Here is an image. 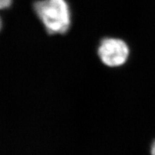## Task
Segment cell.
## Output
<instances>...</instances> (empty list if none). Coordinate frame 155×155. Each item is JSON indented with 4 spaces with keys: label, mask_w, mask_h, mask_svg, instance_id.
<instances>
[{
    "label": "cell",
    "mask_w": 155,
    "mask_h": 155,
    "mask_svg": "<svg viewBox=\"0 0 155 155\" xmlns=\"http://www.w3.org/2000/svg\"><path fill=\"white\" fill-rule=\"evenodd\" d=\"M33 7L50 35H63L68 31L71 13L65 0H39Z\"/></svg>",
    "instance_id": "1"
},
{
    "label": "cell",
    "mask_w": 155,
    "mask_h": 155,
    "mask_svg": "<svg viewBox=\"0 0 155 155\" xmlns=\"http://www.w3.org/2000/svg\"><path fill=\"white\" fill-rule=\"evenodd\" d=\"M130 49L127 42L115 38H106L101 41L98 48V55L104 65L110 68H117L127 63Z\"/></svg>",
    "instance_id": "2"
},
{
    "label": "cell",
    "mask_w": 155,
    "mask_h": 155,
    "mask_svg": "<svg viewBox=\"0 0 155 155\" xmlns=\"http://www.w3.org/2000/svg\"><path fill=\"white\" fill-rule=\"evenodd\" d=\"M12 0H0V10L9 8L10 7ZM2 28V21L1 17H0V31Z\"/></svg>",
    "instance_id": "3"
},
{
    "label": "cell",
    "mask_w": 155,
    "mask_h": 155,
    "mask_svg": "<svg viewBox=\"0 0 155 155\" xmlns=\"http://www.w3.org/2000/svg\"><path fill=\"white\" fill-rule=\"evenodd\" d=\"M150 153L151 155H155V139L151 144L150 147Z\"/></svg>",
    "instance_id": "4"
}]
</instances>
